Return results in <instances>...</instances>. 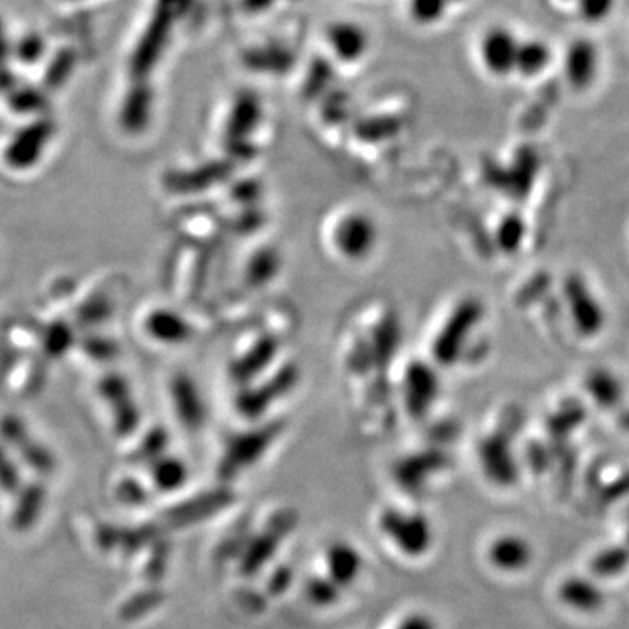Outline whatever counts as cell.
Returning a JSON list of instances; mask_svg holds the SVG:
<instances>
[{
  "mask_svg": "<svg viewBox=\"0 0 629 629\" xmlns=\"http://www.w3.org/2000/svg\"><path fill=\"white\" fill-rule=\"evenodd\" d=\"M186 4L187 0H159L156 18L147 28L139 48L135 49V55L132 58L133 76L144 77L149 74V70L156 63L161 49L165 46L166 34L170 32L173 18L177 13L175 7H184Z\"/></svg>",
  "mask_w": 629,
  "mask_h": 629,
  "instance_id": "obj_1",
  "label": "cell"
},
{
  "mask_svg": "<svg viewBox=\"0 0 629 629\" xmlns=\"http://www.w3.org/2000/svg\"><path fill=\"white\" fill-rule=\"evenodd\" d=\"M488 558L498 570L519 572L530 565L533 558L532 546L519 535H500L491 542Z\"/></svg>",
  "mask_w": 629,
  "mask_h": 629,
  "instance_id": "obj_5",
  "label": "cell"
},
{
  "mask_svg": "<svg viewBox=\"0 0 629 629\" xmlns=\"http://www.w3.org/2000/svg\"><path fill=\"white\" fill-rule=\"evenodd\" d=\"M247 6L250 9H263V7L270 6L271 0H245Z\"/></svg>",
  "mask_w": 629,
  "mask_h": 629,
  "instance_id": "obj_21",
  "label": "cell"
},
{
  "mask_svg": "<svg viewBox=\"0 0 629 629\" xmlns=\"http://www.w3.org/2000/svg\"><path fill=\"white\" fill-rule=\"evenodd\" d=\"M0 439L18 451L21 460L39 474H49L55 469V458L44 444L30 436L27 425L20 416L4 415L0 418Z\"/></svg>",
  "mask_w": 629,
  "mask_h": 629,
  "instance_id": "obj_2",
  "label": "cell"
},
{
  "mask_svg": "<svg viewBox=\"0 0 629 629\" xmlns=\"http://www.w3.org/2000/svg\"><path fill=\"white\" fill-rule=\"evenodd\" d=\"M55 132V125L51 119H37L32 125L25 126L16 133L11 144L6 149V161L16 170H25L35 165L41 158L44 147L48 146L51 135Z\"/></svg>",
  "mask_w": 629,
  "mask_h": 629,
  "instance_id": "obj_3",
  "label": "cell"
},
{
  "mask_svg": "<svg viewBox=\"0 0 629 629\" xmlns=\"http://www.w3.org/2000/svg\"><path fill=\"white\" fill-rule=\"evenodd\" d=\"M518 42L514 41L509 32L505 30H491L490 34L484 37L483 58L488 69L497 74H507L512 69H516L518 60Z\"/></svg>",
  "mask_w": 629,
  "mask_h": 629,
  "instance_id": "obj_6",
  "label": "cell"
},
{
  "mask_svg": "<svg viewBox=\"0 0 629 629\" xmlns=\"http://www.w3.org/2000/svg\"><path fill=\"white\" fill-rule=\"evenodd\" d=\"M446 0H411V13L422 23H432L443 16Z\"/></svg>",
  "mask_w": 629,
  "mask_h": 629,
  "instance_id": "obj_16",
  "label": "cell"
},
{
  "mask_svg": "<svg viewBox=\"0 0 629 629\" xmlns=\"http://www.w3.org/2000/svg\"><path fill=\"white\" fill-rule=\"evenodd\" d=\"M48 500V490L41 483H28L16 493V504L9 525L16 533H27L41 519L44 505Z\"/></svg>",
  "mask_w": 629,
  "mask_h": 629,
  "instance_id": "obj_4",
  "label": "cell"
},
{
  "mask_svg": "<svg viewBox=\"0 0 629 629\" xmlns=\"http://www.w3.org/2000/svg\"><path fill=\"white\" fill-rule=\"evenodd\" d=\"M77 56L72 49H63L55 60L49 63L48 72L44 77V84L49 90H56L60 88L67 79H69L72 70L76 67Z\"/></svg>",
  "mask_w": 629,
  "mask_h": 629,
  "instance_id": "obj_12",
  "label": "cell"
},
{
  "mask_svg": "<svg viewBox=\"0 0 629 629\" xmlns=\"http://www.w3.org/2000/svg\"><path fill=\"white\" fill-rule=\"evenodd\" d=\"M0 37H4V35H2V23H0Z\"/></svg>",
  "mask_w": 629,
  "mask_h": 629,
  "instance_id": "obj_22",
  "label": "cell"
},
{
  "mask_svg": "<svg viewBox=\"0 0 629 629\" xmlns=\"http://www.w3.org/2000/svg\"><path fill=\"white\" fill-rule=\"evenodd\" d=\"M329 41L336 55L345 62L357 60L367 48L366 32L353 23L334 25L329 32Z\"/></svg>",
  "mask_w": 629,
  "mask_h": 629,
  "instance_id": "obj_8",
  "label": "cell"
},
{
  "mask_svg": "<svg viewBox=\"0 0 629 629\" xmlns=\"http://www.w3.org/2000/svg\"><path fill=\"white\" fill-rule=\"evenodd\" d=\"M560 596L563 603L570 605L572 609L582 610V612H593L602 607V589L596 586L595 582L581 577H572L563 582L560 589Z\"/></svg>",
  "mask_w": 629,
  "mask_h": 629,
  "instance_id": "obj_7",
  "label": "cell"
},
{
  "mask_svg": "<svg viewBox=\"0 0 629 629\" xmlns=\"http://www.w3.org/2000/svg\"><path fill=\"white\" fill-rule=\"evenodd\" d=\"M46 49V44L42 41L39 35H27L23 37L18 44L14 53L18 56V60L23 63H34L41 58L42 53Z\"/></svg>",
  "mask_w": 629,
  "mask_h": 629,
  "instance_id": "obj_17",
  "label": "cell"
},
{
  "mask_svg": "<svg viewBox=\"0 0 629 629\" xmlns=\"http://www.w3.org/2000/svg\"><path fill=\"white\" fill-rule=\"evenodd\" d=\"M249 62L250 67L277 69V72H280L291 65V55L285 53L284 49H259L250 53Z\"/></svg>",
  "mask_w": 629,
  "mask_h": 629,
  "instance_id": "obj_14",
  "label": "cell"
},
{
  "mask_svg": "<svg viewBox=\"0 0 629 629\" xmlns=\"http://www.w3.org/2000/svg\"><path fill=\"white\" fill-rule=\"evenodd\" d=\"M11 55V44L0 37V69H4V63L7 62V58Z\"/></svg>",
  "mask_w": 629,
  "mask_h": 629,
  "instance_id": "obj_20",
  "label": "cell"
},
{
  "mask_svg": "<svg viewBox=\"0 0 629 629\" xmlns=\"http://www.w3.org/2000/svg\"><path fill=\"white\" fill-rule=\"evenodd\" d=\"M596 70V53L593 46L586 41L575 42L568 51L567 72L572 83L577 86L588 84Z\"/></svg>",
  "mask_w": 629,
  "mask_h": 629,
  "instance_id": "obj_9",
  "label": "cell"
},
{
  "mask_svg": "<svg viewBox=\"0 0 629 629\" xmlns=\"http://www.w3.org/2000/svg\"><path fill=\"white\" fill-rule=\"evenodd\" d=\"M614 0H581V11L588 20H602L607 16Z\"/></svg>",
  "mask_w": 629,
  "mask_h": 629,
  "instance_id": "obj_18",
  "label": "cell"
},
{
  "mask_svg": "<svg viewBox=\"0 0 629 629\" xmlns=\"http://www.w3.org/2000/svg\"><path fill=\"white\" fill-rule=\"evenodd\" d=\"M9 105L14 111L20 114H34V112H44L48 107V98L32 86H18L9 95Z\"/></svg>",
  "mask_w": 629,
  "mask_h": 629,
  "instance_id": "obj_10",
  "label": "cell"
},
{
  "mask_svg": "<svg viewBox=\"0 0 629 629\" xmlns=\"http://www.w3.org/2000/svg\"><path fill=\"white\" fill-rule=\"evenodd\" d=\"M72 329L69 325L63 324V322H55V324L49 325L44 336H42V346H44V352L51 355V357H60L63 353L69 350V346L72 345Z\"/></svg>",
  "mask_w": 629,
  "mask_h": 629,
  "instance_id": "obj_13",
  "label": "cell"
},
{
  "mask_svg": "<svg viewBox=\"0 0 629 629\" xmlns=\"http://www.w3.org/2000/svg\"><path fill=\"white\" fill-rule=\"evenodd\" d=\"M16 88H18V79H16L13 72H9L7 69H0V93L11 95Z\"/></svg>",
  "mask_w": 629,
  "mask_h": 629,
  "instance_id": "obj_19",
  "label": "cell"
},
{
  "mask_svg": "<svg viewBox=\"0 0 629 629\" xmlns=\"http://www.w3.org/2000/svg\"><path fill=\"white\" fill-rule=\"evenodd\" d=\"M549 63V49L540 42H530L525 46H519L516 69L523 74H537Z\"/></svg>",
  "mask_w": 629,
  "mask_h": 629,
  "instance_id": "obj_11",
  "label": "cell"
},
{
  "mask_svg": "<svg viewBox=\"0 0 629 629\" xmlns=\"http://www.w3.org/2000/svg\"><path fill=\"white\" fill-rule=\"evenodd\" d=\"M21 474L18 465L9 457L6 448L0 444V490L16 495L21 490Z\"/></svg>",
  "mask_w": 629,
  "mask_h": 629,
  "instance_id": "obj_15",
  "label": "cell"
}]
</instances>
